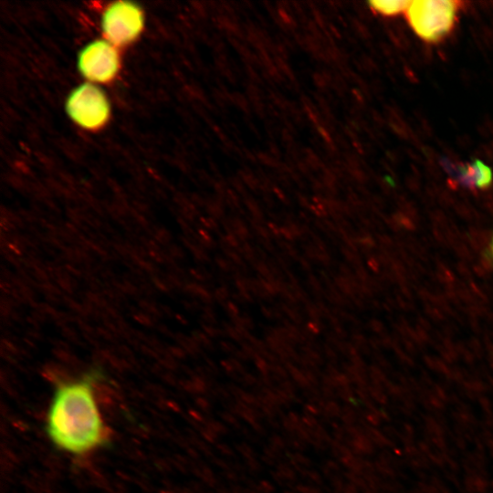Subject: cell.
Returning a JSON list of instances; mask_svg holds the SVG:
<instances>
[{"mask_svg":"<svg viewBox=\"0 0 493 493\" xmlns=\"http://www.w3.org/2000/svg\"><path fill=\"white\" fill-rule=\"evenodd\" d=\"M445 169L453 184L469 190L486 189L492 182L491 169L479 160L467 163L445 162Z\"/></svg>","mask_w":493,"mask_h":493,"instance_id":"8992f818","label":"cell"},{"mask_svg":"<svg viewBox=\"0 0 493 493\" xmlns=\"http://www.w3.org/2000/svg\"><path fill=\"white\" fill-rule=\"evenodd\" d=\"M490 253H491V256L493 257V238H492L491 245H490Z\"/></svg>","mask_w":493,"mask_h":493,"instance_id":"ba28073f","label":"cell"},{"mask_svg":"<svg viewBox=\"0 0 493 493\" xmlns=\"http://www.w3.org/2000/svg\"><path fill=\"white\" fill-rule=\"evenodd\" d=\"M66 112L79 127L86 131H99L110 118V100L99 85L83 82L73 89L66 100Z\"/></svg>","mask_w":493,"mask_h":493,"instance_id":"3957f363","label":"cell"},{"mask_svg":"<svg viewBox=\"0 0 493 493\" xmlns=\"http://www.w3.org/2000/svg\"><path fill=\"white\" fill-rule=\"evenodd\" d=\"M61 383L53 397L47 418L49 437L61 449L83 454L103 445L107 433L98 409L92 381Z\"/></svg>","mask_w":493,"mask_h":493,"instance_id":"6da1fadb","label":"cell"},{"mask_svg":"<svg viewBox=\"0 0 493 493\" xmlns=\"http://www.w3.org/2000/svg\"><path fill=\"white\" fill-rule=\"evenodd\" d=\"M463 2L456 0L411 1L406 20L414 34L427 43H437L455 27Z\"/></svg>","mask_w":493,"mask_h":493,"instance_id":"7a4b0ae2","label":"cell"},{"mask_svg":"<svg viewBox=\"0 0 493 493\" xmlns=\"http://www.w3.org/2000/svg\"><path fill=\"white\" fill-rule=\"evenodd\" d=\"M144 24L143 10L131 1L109 4L100 17L103 38L119 48L136 41L144 29Z\"/></svg>","mask_w":493,"mask_h":493,"instance_id":"277c9868","label":"cell"},{"mask_svg":"<svg viewBox=\"0 0 493 493\" xmlns=\"http://www.w3.org/2000/svg\"><path fill=\"white\" fill-rule=\"evenodd\" d=\"M119 47L105 38L95 39L88 43L77 58L79 74L88 81L96 85L111 82L121 70Z\"/></svg>","mask_w":493,"mask_h":493,"instance_id":"5b68a950","label":"cell"},{"mask_svg":"<svg viewBox=\"0 0 493 493\" xmlns=\"http://www.w3.org/2000/svg\"><path fill=\"white\" fill-rule=\"evenodd\" d=\"M411 1H370L369 5L372 11L384 16H394L405 13Z\"/></svg>","mask_w":493,"mask_h":493,"instance_id":"52a82bcc","label":"cell"}]
</instances>
